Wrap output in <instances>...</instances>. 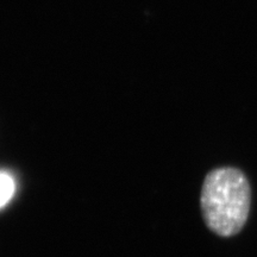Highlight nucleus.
Returning <instances> with one entry per match:
<instances>
[{"instance_id": "1", "label": "nucleus", "mask_w": 257, "mask_h": 257, "mask_svg": "<svg viewBox=\"0 0 257 257\" xmlns=\"http://www.w3.org/2000/svg\"><path fill=\"white\" fill-rule=\"evenodd\" d=\"M251 187L242 170L221 167L211 170L204 180L200 205L207 227L221 237L242 231L248 220Z\"/></svg>"}, {"instance_id": "2", "label": "nucleus", "mask_w": 257, "mask_h": 257, "mask_svg": "<svg viewBox=\"0 0 257 257\" xmlns=\"http://www.w3.org/2000/svg\"><path fill=\"white\" fill-rule=\"evenodd\" d=\"M15 181L8 173L0 172V208L5 206L15 194Z\"/></svg>"}]
</instances>
